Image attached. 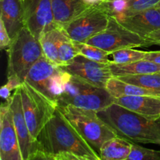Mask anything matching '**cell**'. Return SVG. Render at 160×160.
I'll return each mask as SVG.
<instances>
[{
  "instance_id": "cell-1",
  "label": "cell",
  "mask_w": 160,
  "mask_h": 160,
  "mask_svg": "<svg viewBox=\"0 0 160 160\" xmlns=\"http://www.w3.org/2000/svg\"><path fill=\"white\" fill-rule=\"evenodd\" d=\"M38 149L52 155L70 152L90 160H102L96 150L78 132L59 109L37 138Z\"/></svg>"
},
{
  "instance_id": "cell-2",
  "label": "cell",
  "mask_w": 160,
  "mask_h": 160,
  "mask_svg": "<svg viewBox=\"0 0 160 160\" xmlns=\"http://www.w3.org/2000/svg\"><path fill=\"white\" fill-rule=\"evenodd\" d=\"M98 114L119 137L134 143L160 145V124L158 120H148L114 102Z\"/></svg>"
},
{
  "instance_id": "cell-3",
  "label": "cell",
  "mask_w": 160,
  "mask_h": 160,
  "mask_svg": "<svg viewBox=\"0 0 160 160\" xmlns=\"http://www.w3.org/2000/svg\"><path fill=\"white\" fill-rule=\"evenodd\" d=\"M58 109L78 132L97 152H99L105 142L118 136L107 123L102 120L98 112L73 106H61Z\"/></svg>"
},
{
  "instance_id": "cell-4",
  "label": "cell",
  "mask_w": 160,
  "mask_h": 160,
  "mask_svg": "<svg viewBox=\"0 0 160 160\" xmlns=\"http://www.w3.org/2000/svg\"><path fill=\"white\" fill-rule=\"evenodd\" d=\"M58 107L73 106L81 109L99 112L114 102V98L106 88L94 86L71 76L64 92L56 99Z\"/></svg>"
},
{
  "instance_id": "cell-5",
  "label": "cell",
  "mask_w": 160,
  "mask_h": 160,
  "mask_svg": "<svg viewBox=\"0 0 160 160\" xmlns=\"http://www.w3.org/2000/svg\"><path fill=\"white\" fill-rule=\"evenodd\" d=\"M18 89L30 133L37 142L42 130L57 110L58 103L26 81H23Z\"/></svg>"
},
{
  "instance_id": "cell-6",
  "label": "cell",
  "mask_w": 160,
  "mask_h": 160,
  "mask_svg": "<svg viewBox=\"0 0 160 160\" xmlns=\"http://www.w3.org/2000/svg\"><path fill=\"white\" fill-rule=\"evenodd\" d=\"M8 71L16 73L22 81L34 63L44 56L38 39L24 27L8 47Z\"/></svg>"
},
{
  "instance_id": "cell-7",
  "label": "cell",
  "mask_w": 160,
  "mask_h": 160,
  "mask_svg": "<svg viewBox=\"0 0 160 160\" xmlns=\"http://www.w3.org/2000/svg\"><path fill=\"white\" fill-rule=\"evenodd\" d=\"M110 15L104 3L89 6L86 10L62 29L76 43H86L96 34L106 29Z\"/></svg>"
},
{
  "instance_id": "cell-8",
  "label": "cell",
  "mask_w": 160,
  "mask_h": 160,
  "mask_svg": "<svg viewBox=\"0 0 160 160\" xmlns=\"http://www.w3.org/2000/svg\"><path fill=\"white\" fill-rule=\"evenodd\" d=\"M86 43L110 53L122 48L148 46L146 38L127 29L112 16L106 29L92 37Z\"/></svg>"
},
{
  "instance_id": "cell-9",
  "label": "cell",
  "mask_w": 160,
  "mask_h": 160,
  "mask_svg": "<svg viewBox=\"0 0 160 160\" xmlns=\"http://www.w3.org/2000/svg\"><path fill=\"white\" fill-rule=\"evenodd\" d=\"M25 27L37 39L56 28L51 0H25Z\"/></svg>"
},
{
  "instance_id": "cell-10",
  "label": "cell",
  "mask_w": 160,
  "mask_h": 160,
  "mask_svg": "<svg viewBox=\"0 0 160 160\" xmlns=\"http://www.w3.org/2000/svg\"><path fill=\"white\" fill-rule=\"evenodd\" d=\"M62 68L72 76L100 88H106L108 81L114 77L109 64L93 61L82 55H78Z\"/></svg>"
},
{
  "instance_id": "cell-11",
  "label": "cell",
  "mask_w": 160,
  "mask_h": 160,
  "mask_svg": "<svg viewBox=\"0 0 160 160\" xmlns=\"http://www.w3.org/2000/svg\"><path fill=\"white\" fill-rule=\"evenodd\" d=\"M0 159L23 160L10 110V98L0 109Z\"/></svg>"
},
{
  "instance_id": "cell-12",
  "label": "cell",
  "mask_w": 160,
  "mask_h": 160,
  "mask_svg": "<svg viewBox=\"0 0 160 160\" xmlns=\"http://www.w3.org/2000/svg\"><path fill=\"white\" fill-rule=\"evenodd\" d=\"M10 110L22 156L23 160H28L30 156L38 149V145L30 133L23 114L21 96L18 88L15 90V92L10 97Z\"/></svg>"
},
{
  "instance_id": "cell-13",
  "label": "cell",
  "mask_w": 160,
  "mask_h": 160,
  "mask_svg": "<svg viewBox=\"0 0 160 160\" xmlns=\"http://www.w3.org/2000/svg\"><path fill=\"white\" fill-rule=\"evenodd\" d=\"M114 103L151 120L160 118V96L133 95L114 98Z\"/></svg>"
},
{
  "instance_id": "cell-14",
  "label": "cell",
  "mask_w": 160,
  "mask_h": 160,
  "mask_svg": "<svg viewBox=\"0 0 160 160\" xmlns=\"http://www.w3.org/2000/svg\"><path fill=\"white\" fill-rule=\"evenodd\" d=\"M119 22L129 31L145 38L150 34L160 29V7L159 6L126 17Z\"/></svg>"
},
{
  "instance_id": "cell-15",
  "label": "cell",
  "mask_w": 160,
  "mask_h": 160,
  "mask_svg": "<svg viewBox=\"0 0 160 160\" xmlns=\"http://www.w3.org/2000/svg\"><path fill=\"white\" fill-rule=\"evenodd\" d=\"M61 69L62 66L54 64L43 56L33 65L24 81L49 98V86L52 79Z\"/></svg>"
},
{
  "instance_id": "cell-16",
  "label": "cell",
  "mask_w": 160,
  "mask_h": 160,
  "mask_svg": "<svg viewBox=\"0 0 160 160\" xmlns=\"http://www.w3.org/2000/svg\"><path fill=\"white\" fill-rule=\"evenodd\" d=\"M23 2L22 0H0V20L4 23L11 39L25 27Z\"/></svg>"
},
{
  "instance_id": "cell-17",
  "label": "cell",
  "mask_w": 160,
  "mask_h": 160,
  "mask_svg": "<svg viewBox=\"0 0 160 160\" xmlns=\"http://www.w3.org/2000/svg\"><path fill=\"white\" fill-rule=\"evenodd\" d=\"M54 23L62 28L88 8L84 0H51Z\"/></svg>"
},
{
  "instance_id": "cell-18",
  "label": "cell",
  "mask_w": 160,
  "mask_h": 160,
  "mask_svg": "<svg viewBox=\"0 0 160 160\" xmlns=\"http://www.w3.org/2000/svg\"><path fill=\"white\" fill-rule=\"evenodd\" d=\"M131 148L132 142L117 136L105 142L98 154L102 160H126L131 153Z\"/></svg>"
},
{
  "instance_id": "cell-19",
  "label": "cell",
  "mask_w": 160,
  "mask_h": 160,
  "mask_svg": "<svg viewBox=\"0 0 160 160\" xmlns=\"http://www.w3.org/2000/svg\"><path fill=\"white\" fill-rule=\"evenodd\" d=\"M109 68L114 77L140 75L160 72V64L147 59L126 64H109Z\"/></svg>"
},
{
  "instance_id": "cell-20",
  "label": "cell",
  "mask_w": 160,
  "mask_h": 160,
  "mask_svg": "<svg viewBox=\"0 0 160 160\" xmlns=\"http://www.w3.org/2000/svg\"><path fill=\"white\" fill-rule=\"evenodd\" d=\"M106 88L113 98H120L123 96L133 95H156V92L146 88L128 83L120 80L117 77H112L106 86Z\"/></svg>"
},
{
  "instance_id": "cell-21",
  "label": "cell",
  "mask_w": 160,
  "mask_h": 160,
  "mask_svg": "<svg viewBox=\"0 0 160 160\" xmlns=\"http://www.w3.org/2000/svg\"><path fill=\"white\" fill-rule=\"evenodd\" d=\"M60 28H56L45 32L39 39L44 56L50 62L56 65H60L59 59V35Z\"/></svg>"
},
{
  "instance_id": "cell-22",
  "label": "cell",
  "mask_w": 160,
  "mask_h": 160,
  "mask_svg": "<svg viewBox=\"0 0 160 160\" xmlns=\"http://www.w3.org/2000/svg\"><path fill=\"white\" fill-rule=\"evenodd\" d=\"M117 78L128 83L152 91L160 96V72L147 74L128 75Z\"/></svg>"
},
{
  "instance_id": "cell-23",
  "label": "cell",
  "mask_w": 160,
  "mask_h": 160,
  "mask_svg": "<svg viewBox=\"0 0 160 160\" xmlns=\"http://www.w3.org/2000/svg\"><path fill=\"white\" fill-rule=\"evenodd\" d=\"M59 59L62 67L67 65L76 56L80 55L79 50L77 48L74 42L67 35L63 30L60 28L59 35Z\"/></svg>"
},
{
  "instance_id": "cell-24",
  "label": "cell",
  "mask_w": 160,
  "mask_h": 160,
  "mask_svg": "<svg viewBox=\"0 0 160 160\" xmlns=\"http://www.w3.org/2000/svg\"><path fill=\"white\" fill-rule=\"evenodd\" d=\"M148 52L134 48H122L110 53V59L113 64H126L145 59ZM111 63V64H112Z\"/></svg>"
},
{
  "instance_id": "cell-25",
  "label": "cell",
  "mask_w": 160,
  "mask_h": 160,
  "mask_svg": "<svg viewBox=\"0 0 160 160\" xmlns=\"http://www.w3.org/2000/svg\"><path fill=\"white\" fill-rule=\"evenodd\" d=\"M74 43L78 49L79 50L80 55H82L88 59L102 62V63H112L110 57H109L110 52H109L95 45H89L88 43H76V42Z\"/></svg>"
},
{
  "instance_id": "cell-26",
  "label": "cell",
  "mask_w": 160,
  "mask_h": 160,
  "mask_svg": "<svg viewBox=\"0 0 160 160\" xmlns=\"http://www.w3.org/2000/svg\"><path fill=\"white\" fill-rule=\"evenodd\" d=\"M128 160H160V151L145 148L132 142L131 153Z\"/></svg>"
},
{
  "instance_id": "cell-27",
  "label": "cell",
  "mask_w": 160,
  "mask_h": 160,
  "mask_svg": "<svg viewBox=\"0 0 160 160\" xmlns=\"http://www.w3.org/2000/svg\"><path fill=\"white\" fill-rule=\"evenodd\" d=\"M103 3L109 15L115 17L118 21L124 18L128 9V0H106Z\"/></svg>"
},
{
  "instance_id": "cell-28",
  "label": "cell",
  "mask_w": 160,
  "mask_h": 160,
  "mask_svg": "<svg viewBox=\"0 0 160 160\" xmlns=\"http://www.w3.org/2000/svg\"><path fill=\"white\" fill-rule=\"evenodd\" d=\"M159 5L160 0H128V9L125 17L157 7Z\"/></svg>"
},
{
  "instance_id": "cell-29",
  "label": "cell",
  "mask_w": 160,
  "mask_h": 160,
  "mask_svg": "<svg viewBox=\"0 0 160 160\" xmlns=\"http://www.w3.org/2000/svg\"><path fill=\"white\" fill-rule=\"evenodd\" d=\"M12 39L5 28L3 22L0 20V48L4 49L10 45Z\"/></svg>"
},
{
  "instance_id": "cell-30",
  "label": "cell",
  "mask_w": 160,
  "mask_h": 160,
  "mask_svg": "<svg viewBox=\"0 0 160 160\" xmlns=\"http://www.w3.org/2000/svg\"><path fill=\"white\" fill-rule=\"evenodd\" d=\"M28 160H57L54 155L45 152L40 149H37L31 156Z\"/></svg>"
},
{
  "instance_id": "cell-31",
  "label": "cell",
  "mask_w": 160,
  "mask_h": 160,
  "mask_svg": "<svg viewBox=\"0 0 160 160\" xmlns=\"http://www.w3.org/2000/svg\"><path fill=\"white\" fill-rule=\"evenodd\" d=\"M145 38H146L147 42H148V46L153 45L160 46V29L150 34Z\"/></svg>"
},
{
  "instance_id": "cell-32",
  "label": "cell",
  "mask_w": 160,
  "mask_h": 160,
  "mask_svg": "<svg viewBox=\"0 0 160 160\" xmlns=\"http://www.w3.org/2000/svg\"><path fill=\"white\" fill-rule=\"evenodd\" d=\"M145 59L160 64V50L159 51H150L147 52Z\"/></svg>"
},
{
  "instance_id": "cell-33",
  "label": "cell",
  "mask_w": 160,
  "mask_h": 160,
  "mask_svg": "<svg viewBox=\"0 0 160 160\" xmlns=\"http://www.w3.org/2000/svg\"><path fill=\"white\" fill-rule=\"evenodd\" d=\"M55 156L57 160H81L79 156L70 152H61Z\"/></svg>"
},
{
  "instance_id": "cell-34",
  "label": "cell",
  "mask_w": 160,
  "mask_h": 160,
  "mask_svg": "<svg viewBox=\"0 0 160 160\" xmlns=\"http://www.w3.org/2000/svg\"><path fill=\"white\" fill-rule=\"evenodd\" d=\"M11 92H12V91H11L6 84H4V85L2 87L1 90H0V95H1V97L3 99L8 100L11 96H12V95H11Z\"/></svg>"
},
{
  "instance_id": "cell-35",
  "label": "cell",
  "mask_w": 160,
  "mask_h": 160,
  "mask_svg": "<svg viewBox=\"0 0 160 160\" xmlns=\"http://www.w3.org/2000/svg\"><path fill=\"white\" fill-rule=\"evenodd\" d=\"M106 1V0H84V2L88 6H93V5L99 4V3L103 2Z\"/></svg>"
},
{
  "instance_id": "cell-36",
  "label": "cell",
  "mask_w": 160,
  "mask_h": 160,
  "mask_svg": "<svg viewBox=\"0 0 160 160\" xmlns=\"http://www.w3.org/2000/svg\"><path fill=\"white\" fill-rule=\"evenodd\" d=\"M79 157H80V159H81V160H90V159H87V158H84V157H81V156H79Z\"/></svg>"
},
{
  "instance_id": "cell-37",
  "label": "cell",
  "mask_w": 160,
  "mask_h": 160,
  "mask_svg": "<svg viewBox=\"0 0 160 160\" xmlns=\"http://www.w3.org/2000/svg\"><path fill=\"white\" fill-rule=\"evenodd\" d=\"M158 121H159V124H160V118L159 119V120H158Z\"/></svg>"
},
{
  "instance_id": "cell-38",
  "label": "cell",
  "mask_w": 160,
  "mask_h": 160,
  "mask_svg": "<svg viewBox=\"0 0 160 160\" xmlns=\"http://www.w3.org/2000/svg\"><path fill=\"white\" fill-rule=\"evenodd\" d=\"M22 1H23V2H24V1H25V0H22Z\"/></svg>"
},
{
  "instance_id": "cell-39",
  "label": "cell",
  "mask_w": 160,
  "mask_h": 160,
  "mask_svg": "<svg viewBox=\"0 0 160 160\" xmlns=\"http://www.w3.org/2000/svg\"><path fill=\"white\" fill-rule=\"evenodd\" d=\"M159 7H160V5H159Z\"/></svg>"
},
{
  "instance_id": "cell-40",
  "label": "cell",
  "mask_w": 160,
  "mask_h": 160,
  "mask_svg": "<svg viewBox=\"0 0 160 160\" xmlns=\"http://www.w3.org/2000/svg\"><path fill=\"white\" fill-rule=\"evenodd\" d=\"M126 160H128V159H126Z\"/></svg>"
}]
</instances>
